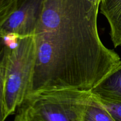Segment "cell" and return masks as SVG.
<instances>
[{
	"instance_id": "obj_10",
	"label": "cell",
	"mask_w": 121,
	"mask_h": 121,
	"mask_svg": "<svg viewBox=\"0 0 121 121\" xmlns=\"http://www.w3.org/2000/svg\"><path fill=\"white\" fill-rule=\"evenodd\" d=\"M15 0H0V15L12 5Z\"/></svg>"
},
{
	"instance_id": "obj_1",
	"label": "cell",
	"mask_w": 121,
	"mask_h": 121,
	"mask_svg": "<svg viewBox=\"0 0 121 121\" xmlns=\"http://www.w3.org/2000/svg\"><path fill=\"white\" fill-rule=\"evenodd\" d=\"M99 5L45 0L34 34L36 61L27 95L46 90L91 91L120 61L98 30Z\"/></svg>"
},
{
	"instance_id": "obj_9",
	"label": "cell",
	"mask_w": 121,
	"mask_h": 121,
	"mask_svg": "<svg viewBox=\"0 0 121 121\" xmlns=\"http://www.w3.org/2000/svg\"><path fill=\"white\" fill-rule=\"evenodd\" d=\"M95 96L102 105L107 109L115 121H121V100H110Z\"/></svg>"
},
{
	"instance_id": "obj_2",
	"label": "cell",
	"mask_w": 121,
	"mask_h": 121,
	"mask_svg": "<svg viewBox=\"0 0 121 121\" xmlns=\"http://www.w3.org/2000/svg\"><path fill=\"white\" fill-rule=\"evenodd\" d=\"M91 91L57 89L30 93L15 111V121H83Z\"/></svg>"
},
{
	"instance_id": "obj_8",
	"label": "cell",
	"mask_w": 121,
	"mask_h": 121,
	"mask_svg": "<svg viewBox=\"0 0 121 121\" xmlns=\"http://www.w3.org/2000/svg\"><path fill=\"white\" fill-rule=\"evenodd\" d=\"M83 121H115L95 95L92 93L86 106Z\"/></svg>"
},
{
	"instance_id": "obj_7",
	"label": "cell",
	"mask_w": 121,
	"mask_h": 121,
	"mask_svg": "<svg viewBox=\"0 0 121 121\" xmlns=\"http://www.w3.org/2000/svg\"><path fill=\"white\" fill-rule=\"evenodd\" d=\"M6 38L0 35V121L5 120L4 106V86L6 70L11 47Z\"/></svg>"
},
{
	"instance_id": "obj_4",
	"label": "cell",
	"mask_w": 121,
	"mask_h": 121,
	"mask_svg": "<svg viewBox=\"0 0 121 121\" xmlns=\"http://www.w3.org/2000/svg\"><path fill=\"white\" fill-rule=\"evenodd\" d=\"M45 0H15L0 15V35L14 41L33 36L40 20Z\"/></svg>"
},
{
	"instance_id": "obj_11",
	"label": "cell",
	"mask_w": 121,
	"mask_h": 121,
	"mask_svg": "<svg viewBox=\"0 0 121 121\" xmlns=\"http://www.w3.org/2000/svg\"><path fill=\"white\" fill-rule=\"evenodd\" d=\"M93 3L97 5H100V2H101V0H91Z\"/></svg>"
},
{
	"instance_id": "obj_3",
	"label": "cell",
	"mask_w": 121,
	"mask_h": 121,
	"mask_svg": "<svg viewBox=\"0 0 121 121\" xmlns=\"http://www.w3.org/2000/svg\"><path fill=\"white\" fill-rule=\"evenodd\" d=\"M8 57L4 86L6 117L15 113L27 95L36 61L34 36L14 39Z\"/></svg>"
},
{
	"instance_id": "obj_6",
	"label": "cell",
	"mask_w": 121,
	"mask_h": 121,
	"mask_svg": "<svg viewBox=\"0 0 121 121\" xmlns=\"http://www.w3.org/2000/svg\"><path fill=\"white\" fill-rule=\"evenodd\" d=\"M100 9L109 24L110 36L115 47L121 46V0H101Z\"/></svg>"
},
{
	"instance_id": "obj_5",
	"label": "cell",
	"mask_w": 121,
	"mask_h": 121,
	"mask_svg": "<svg viewBox=\"0 0 121 121\" xmlns=\"http://www.w3.org/2000/svg\"><path fill=\"white\" fill-rule=\"evenodd\" d=\"M91 91L100 98L121 100V59Z\"/></svg>"
}]
</instances>
